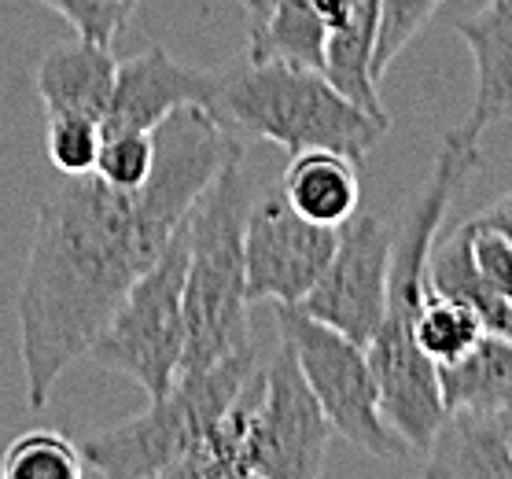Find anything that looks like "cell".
Here are the masks:
<instances>
[{"mask_svg":"<svg viewBox=\"0 0 512 479\" xmlns=\"http://www.w3.org/2000/svg\"><path fill=\"white\" fill-rule=\"evenodd\" d=\"M244 152L236 129L203 107H181L155 126V166L140 188L82 174L48 192L15 299L26 406L34 413L48 406L59 376L89 354L107 317L163 255L214 177Z\"/></svg>","mask_w":512,"mask_h":479,"instance_id":"cell-1","label":"cell"},{"mask_svg":"<svg viewBox=\"0 0 512 479\" xmlns=\"http://www.w3.org/2000/svg\"><path fill=\"white\" fill-rule=\"evenodd\" d=\"M214 118L266 137L288 155L339 152L361 163L387 137L391 118L350 100L325 71L284 59H236L222 67Z\"/></svg>","mask_w":512,"mask_h":479,"instance_id":"cell-2","label":"cell"},{"mask_svg":"<svg viewBox=\"0 0 512 479\" xmlns=\"http://www.w3.org/2000/svg\"><path fill=\"white\" fill-rule=\"evenodd\" d=\"M244 159H233L188 214L185 369H203L255 343L247 321Z\"/></svg>","mask_w":512,"mask_h":479,"instance_id":"cell-3","label":"cell"},{"mask_svg":"<svg viewBox=\"0 0 512 479\" xmlns=\"http://www.w3.org/2000/svg\"><path fill=\"white\" fill-rule=\"evenodd\" d=\"M262 362V347L251 343L222 362L185 369L166 395L126 424L96 432L82 446L85 472L107 479H155L174 476V468L196 450L225 409L244 391Z\"/></svg>","mask_w":512,"mask_h":479,"instance_id":"cell-4","label":"cell"},{"mask_svg":"<svg viewBox=\"0 0 512 479\" xmlns=\"http://www.w3.org/2000/svg\"><path fill=\"white\" fill-rule=\"evenodd\" d=\"M185 277H188V222L137 277L118 310L107 317L89 358L111 373L144 387L148 402L166 395L185 365Z\"/></svg>","mask_w":512,"mask_h":479,"instance_id":"cell-5","label":"cell"},{"mask_svg":"<svg viewBox=\"0 0 512 479\" xmlns=\"http://www.w3.org/2000/svg\"><path fill=\"white\" fill-rule=\"evenodd\" d=\"M273 314H277L280 339L295 351V362L325 409L332 432L343 435L354 450H365L373 457H387V461L409 457V443L384 417L369 351L343 336L339 328L303 314L299 306L277 303Z\"/></svg>","mask_w":512,"mask_h":479,"instance_id":"cell-6","label":"cell"},{"mask_svg":"<svg viewBox=\"0 0 512 479\" xmlns=\"http://www.w3.org/2000/svg\"><path fill=\"white\" fill-rule=\"evenodd\" d=\"M325 409L306 384L295 351L277 336V347L266 358L262 398L251 428V479H314L328 457Z\"/></svg>","mask_w":512,"mask_h":479,"instance_id":"cell-7","label":"cell"},{"mask_svg":"<svg viewBox=\"0 0 512 479\" xmlns=\"http://www.w3.org/2000/svg\"><path fill=\"white\" fill-rule=\"evenodd\" d=\"M339 244V229L317 225L291 207L284 192L251 199L244 222L247 299L299 306L310 295Z\"/></svg>","mask_w":512,"mask_h":479,"instance_id":"cell-8","label":"cell"},{"mask_svg":"<svg viewBox=\"0 0 512 479\" xmlns=\"http://www.w3.org/2000/svg\"><path fill=\"white\" fill-rule=\"evenodd\" d=\"M391 251H395V233L387 229L384 218L354 214L347 225H339L336 255L325 266L321 281L299 303V310L369 347L387 310Z\"/></svg>","mask_w":512,"mask_h":479,"instance_id":"cell-9","label":"cell"},{"mask_svg":"<svg viewBox=\"0 0 512 479\" xmlns=\"http://www.w3.org/2000/svg\"><path fill=\"white\" fill-rule=\"evenodd\" d=\"M222 89V67L203 71L174 59L163 45H152L118 63L115 93L104 115V133L122 129H148L152 133L163 118L181 107H203L214 115Z\"/></svg>","mask_w":512,"mask_h":479,"instance_id":"cell-10","label":"cell"},{"mask_svg":"<svg viewBox=\"0 0 512 479\" xmlns=\"http://www.w3.org/2000/svg\"><path fill=\"white\" fill-rule=\"evenodd\" d=\"M476 63V96L450 133L479 144L490 126L512 118V0H490L483 12L454 26Z\"/></svg>","mask_w":512,"mask_h":479,"instance_id":"cell-11","label":"cell"},{"mask_svg":"<svg viewBox=\"0 0 512 479\" xmlns=\"http://www.w3.org/2000/svg\"><path fill=\"white\" fill-rule=\"evenodd\" d=\"M424 454V476L512 479V406L450 409Z\"/></svg>","mask_w":512,"mask_h":479,"instance_id":"cell-12","label":"cell"},{"mask_svg":"<svg viewBox=\"0 0 512 479\" xmlns=\"http://www.w3.org/2000/svg\"><path fill=\"white\" fill-rule=\"evenodd\" d=\"M118 59L107 45L96 41H67L48 48L37 63V96L45 107V118L78 115L104 122L111 93H115Z\"/></svg>","mask_w":512,"mask_h":479,"instance_id":"cell-13","label":"cell"},{"mask_svg":"<svg viewBox=\"0 0 512 479\" xmlns=\"http://www.w3.org/2000/svg\"><path fill=\"white\" fill-rule=\"evenodd\" d=\"M280 192L303 218L339 229L358 214V163L325 148L299 152L291 155L288 170L280 177Z\"/></svg>","mask_w":512,"mask_h":479,"instance_id":"cell-14","label":"cell"},{"mask_svg":"<svg viewBox=\"0 0 512 479\" xmlns=\"http://www.w3.org/2000/svg\"><path fill=\"white\" fill-rule=\"evenodd\" d=\"M428 284L435 292L450 295L457 303H465L472 314L483 321L487 332L512 336V299L501 295L494 284L479 273L472 258V229L461 222L450 236L439 233L428 255Z\"/></svg>","mask_w":512,"mask_h":479,"instance_id":"cell-15","label":"cell"},{"mask_svg":"<svg viewBox=\"0 0 512 479\" xmlns=\"http://www.w3.org/2000/svg\"><path fill=\"white\" fill-rule=\"evenodd\" d=\"M376 30H380V0H347L343 23L328 37L325 74L350 100H358L376 115H387L380 100V82L373 74Z\"/></svg>","mask_w":512,"mask_h":479,"instance_id":"cell-16","label":"cell"},{"mask_svg":"<svg viewBox=\"0 0 512 479\" xmlns=\"http://www.w3.org/2000/svg\"><path fill=\"white\" fill-rule=\"evenodd\" d=\"M443 406L450 409H509L512 406V336L483 332L465 358L439 365Z\"/></svg>","mask_w":512,"mask_h":479,"instance_id":"cell-17","label":"cell"},{"mask_svg":"<svg viewBox=\"0 0 512 479\" xmlns=\"http://www.w3.org/2000/svg\"><path fill=\"white\" fill-rule=\"evenodd\" d=\"M247 59H284L295 67L325 71L328 23L314 8V0H273L262 19L251 23Z\"/></svg>","mask_w":512,"mask_h":479,"instance_id":"cell-18","label":"cell"},{"mask_svg":"<svg viewBox=\"0 0 512 479\" xmlns=\"http://www.w3.org/2000/svg\"><path fill=\"white\" fill-rule=\"evenodd\" d=\"M483 332H487L483 321L465 303L435 292L431 284L424 288L417 314H413V339L435 365H450L457 358H465Z\"/></svg>","mask_w":512,"mask_h":479,"instance_id":"cell-19","label":"cell"},{"mask_svg":"<svg viewBox=\"0 0 512 479\" xmlns=\"http://www.w3.org/2000/svg\"><path fill=\"white\" fill-rule=\"evenodd\" d=\"M0 476L4 479H82L85 461L82 446H74L67 435L34 428V432L19 435L0 461Z\"/></svg>","mask_w":512,"mask_h":479,"instance_id":"cell-20","label":"cell"},{"mask_svg":"<svg viewBox=\"0 0 512 479\" xmlns=\"http://www.w3.org/2000/svg\"><path fill=\"white\" fill-rule=\"evenodd\" d=\"M100 144H104V122L78 118V115L48 118L45 152H48V163L56 166L63 177L93 174L96 159H100Z\"/></svg>","mask_w":512,"mask_h":479,"instance_id":"cell-21","label":"cell"},{"mask_svg":"<svg viewBox=\"0 0 512 479\" xmlns=\"http://www.w3.org/2000/svg\"><path fill=\"white\" fill-rule=\"evenodd\" d=\"M155 166V129H122V133H104L100 159H96V177H104L115 188H140Z\"/></svg>","mask_w":512,"mask_h":479,"instance_id":"cell-22","label":"cell"},{"mask_svg":"<svg viewBox=\"0 0 512 479\" xmlns=\"http://www.w3.org/2000/svg\"><path fill=\"white\" fill-rule=\"evenodd\" d=\"M443 8V0H380V30H376L373 74L376 82L387 74V67L402 56V48L424 30L431 15Z\"/></svg>","mask_w":512,"mask_h":479,"instance_id":"cell-23","label":"cell"},{"mask_svg":"<svg viewBox=\"0 0 512 479\" xmlns=\"http://www.w3.org/2000/svg\"><path fill=\"white\" fill-rule=\"evenodd\" d=\"M41 4L63 15L78 37L111 48L115 37L129 26L140 0H41Z\"/></svg>","mask_w":512,"mask_h":479,"instance_id":"cell-24","label":"cell"},{"mask_svg":"<svg viewBox=\"0 0 512 479\" xmlns=\"http://www.w3.org/2000/svg\"><path fill=\"white\" fill-rule=\"evenodd\" d=\"M468 229H472V258H476L479 273H483L501 295L512 299V240L501 236L498 229L476 225L472 218H468Z\"/></svg>","mask_w":512,"mask_h":479,"instance_id":"cell-25","label":"cell"},{"mask_svg":"<svg viewBox=\"0 0 512 479\" xmlns=\"http://www.w3.org/2000/svg\"><path fill=\"white\" fill-rule=\"evenodd\" d=\"M472 222L487 225V229H498L501 236H509L512 240V192H505V196L494 199L487 211L472 214Z\"/></svg>","mask_w":512,"mask_h":479,"instance_id":"cell-26","label":"cell"},{"mask_svg":"<svg viewBox=\"0 0 512 479\" xmlns=\"http://www.w3.org/2000/svg\"><path fill=\"white\" fill-rule=\"evenodd\" d=\"M236 4H240V8L247 12V19L255 23V19H262V15H266V8L273 4V0H236Z\"/></svg>","mask_w":512,"mask_h":479,"instance_id":"cell-27","label":"cell"}]
</instances>
